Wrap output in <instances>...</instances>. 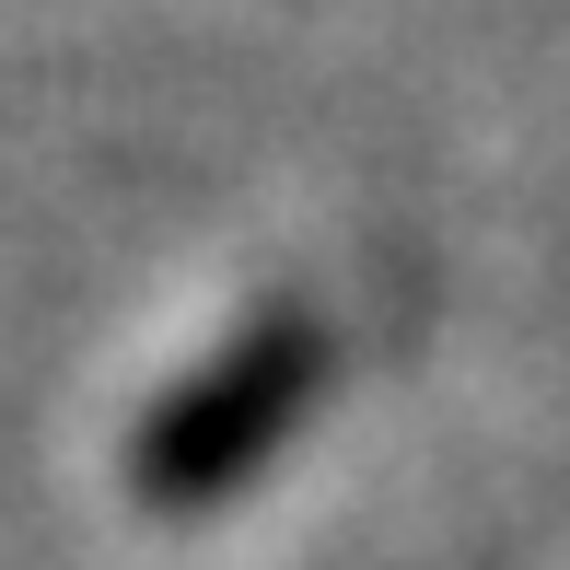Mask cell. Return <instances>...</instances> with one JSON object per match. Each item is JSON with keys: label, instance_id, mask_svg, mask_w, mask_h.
<instances>
[{"label": "cell", "instance_id": "obj_1", "mask_svg": "<svg viewBox=\"0 0 570 570\" xmlns=\"http://www.w3.org/2000/svg\"><path fill=\"white\" fill-rule=\"evenodd\" d=\"M326 361H338L326 315H303V303L245 315L198 373H175L140 407V431H128V501L140 512H210L233 489H256L279 465V443L303 431V407L326 396Z\"/></svg>", "mask_w": 570, "mask_h": 570}]
</instances>
